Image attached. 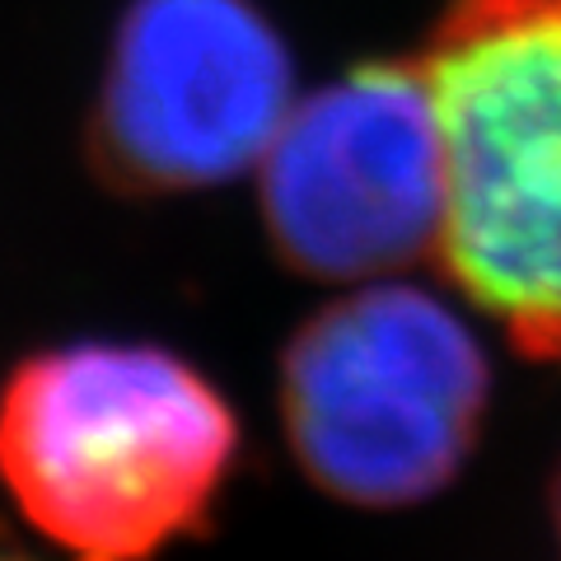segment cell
<instances>
[{
	"instance_id": "1",
	"label": "cell",
	"mask_w": 561,
	"mask_h": 561,
	"mask_svg": "<svg viewBox=\"0 0 561 561\" xmlns=\"http://www.w3.org/2000/svg\"><path fill=\"white\" fill-rule=\"evenodd\" d=\"M234 454L230 402L160 346H57L0 389V482L70 561L164 552L210 515Z\"/></svg>"
},
{
	"instance_id": "2",
	"label": "cell",
	"mask_w": 561,
	"mask_h": 561,
	"mask_svg": "<svg viewBox=\"0 0 561 561\" xmlns=\"http://www.w3.org/2000/svg\"><path fill=\"white\" fill-rule=\"evenodd\" d=\"M445 169L435 257L561 365V0H454L416 57Z\"/></svg>"
},
{
	"instance_id": "3",
	"label": "cell",
	"mask_w": 561,
	"mask_h": 561,
	"mask_svg": "<svg viewBox=\"0 0 561 561\" xmlns=\"http://www.w3.org/2000/svg\"><path fill=\"white\" fill-rule=\"evenodd\" d=\"M486 393L491 365L463 313L402 276L319 309L280 365V421L309 482L379 511L459 478Z\"/></svg>"
},
{
	"instance_id": "4",
	"label": "cell",
	"mask_w": 561,
	"mask_h": 561,
	"mask_svg": "<svg viewBox=\"0 0 561 561\" xmlns=\"http://www.w3.org/2000/svg\"><path fill=\"white\" fill-rule=\"evenodd\" d=\"M272 249L305 276L389 280L440 249V131L412 66H360L295 99L257 164Z\"/></svg>"
},
{
	"instance_id": "5",
	"label": "cell",
	"mask_w": 561,
	"mask_h": 561,
	"mask_svg": "<svg viewBox=\"0 0 561 561\" xmlns=\"http://www.w3.org/2000/svg\"><path fill=\"white\" fill-rule=\"evenodd\" d=\"M290 108L286 43L253 0H131L90 140L113 187L197 192L257 169Z\"/></svg>"
},
{
	"instance_id": "6",
	"label": "cell",
	"mask_w": 561,
	"mask_h": 561,
	"mask_svg": "<svg viewBox=\"0 0 561 561\" xmlns=\"http://www.w3.org/2000/svg\"><path fill=\"white\" fill-rule=\"evenodd\" d=\"M557 534H561V482H557Z\"/></svg>"
},
{
	"instance_id": "7",
	"label": "cell",
	"mask_w": 561,
	"mask_h": 561,
	"mask_svg": "<svg viewBox=\"0 0 561 561\" xmlns=\"http://www.w3.org/2000/svg\"><path fill=\"white\" fill-rule=\"evenodd\" d=\"M0 561H24V557H0Z\"/></svg>"
}]
</instances>
